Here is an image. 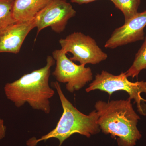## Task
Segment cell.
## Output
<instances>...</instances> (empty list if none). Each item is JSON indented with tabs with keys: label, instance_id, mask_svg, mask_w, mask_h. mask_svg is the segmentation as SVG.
<instances>
[{
	"label": "cell",
	"instance_id": "12",
	"mask_svg": "<svg viewBox=\"0 0 146 146\" xmlns=\"http://www.w3.org/2000/svg\"><path fill=\"white\" fill-rule=\"evenodd\" d=\"M116 8L122 11L125 23L130 20L138 13L141 0H110Z\"/></svg>",
	"mask_w": 146,
	"mask_h": 146
},
{
	"label": "cell",
	"instance_id": "3",
	"mask_svg": "<svg viewBox=\"0 0 146 146\" xmlns=\"http://www.w3.org/2000/svg\"><path fill=\"white\" fill-rule=\"evenodd\" d=\"M53 85L59 96L63 113L56 127L46 135L37 139L33 138L27 142V146H36L38 143L54 138L59 141L61 146L68 138L75 133L89 138L100 131L98 121L99 116L96 110L89 115H84L77 109L65 96L58 82H53Z\"/></svg>",
	"mask_w": 146,
	"mask_h": 146
},
{
	"label": "cell",
	"instance_id": "6",
	"mask_svg": "<svg viewBox=\"0 0 146 146\" xmlns=\"http://www.w3.org/2000/svg\"><path fill=\"white\" fill-rule=\"evenodd\" d=\"M66 54L61 49L55 50L53 52L52 57L56 66L52 75L58 82L66 83L68 91L74 93L92 81L93 74L89 67L77 65L68 58Z\"/></svg>",
	"mask_w": 146,
	"mask_h": 146
},
{
	"label": "cell",
	"instance_id": "11",
	"mask_svg": "<svg viewBox=\"0 0 146 146\" xmlns=\"http://www.w3.org/2000/svg\"><path fill=\"white\" fill-rule=\"evenodd\" d=\"M144 70H146V36L143 43L136 54L133 64L125 72L127 78H137L139 73Z\"/></svg>",
	"mask_w": 146,
	"mask_h": 146
},
{
	"label": "cell",
	"instance_id": "9",
	"mask_svg": "<svg viewBox=\"0 0 146 146\" xmlns=\"http://www.w3.org/2000/svg\"><path fill=\"white\" fill-rule=\"evenodd\" d=\"M35 27L33 20L15 22L0 29V53H18L28 35Z\"/></svg>",
	"mask_w": 146,
	"mask_h": 146
},
{
	"label": "cell",
	"instance_id": "7",
	"mask_svg": "<svg viewBox=\"0 0 146 146\" xmlns=\"http://www.w3.org/2000/svg\"><path fill=\"white\" fill-rule=\"evenodd\" d=\"M76 13L67 0H52L34 18L37 35L47 27H50L56 33L63 32L69 20L74 17Z\"/></svg>",
	"mask_w": 146,
	"mask_h": 146
},
{
	"label": "cell",
	"instance_id": "1",
	"mask_svg": "<svg viewBox=\"0 0 146 146\" xmlns=\"http://www.w3.org/2000/svg\"><path fill=\"white\" fill-rule=\"evenodd\" d=\"M55 63L53 57L48 56L44 67L6 84L4 90L7 98L16 107L21 108L27 103L33 109L49 114L50 100L54 96L55 91L49 82L51 68Z\"/></svg>",
	"mask_w": 146,
	"mask_h": 146
},
{
	"label": "cell",
	"instance_id": "8",
	"mask_svg": "<svg viewBox=\"0 0 146 146\" xmlns=\"http://www.w3.org/2000/svg\"><path fill=\"white\" fill-rule=\"evenodd\" d=\"M146 26V10L138 12L136 16L121 27L115 29L105 43L107 48L118 47L144 40V29Z\"/></svg>",
	"mask_w": 146,
	"mask_h": 146
},
{
	"label": "cell",
	"instance_id": "5",
	"mask_svg": "<svg viewBox=\"0 0 146 146\" xmlns=\"http://www.w3.org/2000/svg\"><path fill=\"white\" fill-rule=\"evenodd\" d=\"M61 49L71 53L70 59L80 65H96L106 60L108 55L100 48L95 39L80 32H74L59 41Z\"/></svg>",
	"mask_w": 146,
	"mask_h": 146
},
{
	"label": "cell",
	"instance_id": "14",
	"mask_svg": "<svg viewBox=\"0 0 146 146\" xmlns=\"http://www.w3.org/2000/svg\"><path fill=\"white\" fill-rule=\"evenodd\" d=\"M6 133V127L4 120L0 118V141L5 137Z\"/></svg>",
	"mask_w": 146,
	"mask_h": 146
},
{
	"label": "cell",
	"instance_id": "13",
	"mask_svg": "<svg viewBox=\"0 0 146 146\" xmlns=\"http://www.w3.org/2000/svg\"><path fill=\"white\" fill-rule=\"evenodd\" d=\"M14 0H0V29L15 22L13 16Z\"/></svg>",
	"mask_w": 146,
	"mask_h": 146
},
{
	"label": "cell",
	"instance_id": "10",
	"mask_svg": "<svg viewBox=\"0 0 146 146\" xmlns=\"http://www.w3.org/2000/svg\"><path fill=\"white\" fill-rule=\"evenodd\" d=\"M52 0H14L13 16L15 22L33 21Z\"/></svg>",
	"mask_w": 146,
	"mask_h": 146
},
{
	"label": "cell",
	"instance_id": "2",
	"mask_svg": "<svg viewBox=\"0 0 146 146\" xmlns=\"http://www.w3.org/2000/svg\"><path fill=\"white\" fill-rule=\"evenodd\" d=\"M95 108L100 130L112 138L117 137L118 146H135L142 138L137 127L141 118L133 109L131 100L98 101Z\"/></svg>",
	"mask_w": 146,
	"mask_h": 146
},
{
	"label": "cell",
	"instance_id": "15",
	"mask_svg": "<svg viewBox=\"0 0 146 146\" xmlns=\"http://www.w3.org/2000/svg\"><path fill=\"white\" fill-rule=\"evenodd\" d=\"M96 0H70L71 2L76 3L79 5L87 4L92 2Z\"/></svg>",
	"mask_w": 146,
	"mask_h": 146
},
{
	"label": "cell",
	"instance_id": "4",
	"mask_svg": "<svg viewBox=\"0 0 146 146\" xmlns=\"http://www.w3.org/2000/svg\"><path fill=\"white\" fill-rule=\"evenodd\" d=\"M96 90L106 92L110 96L116 91H125L129 96L128 99L133 100L136 103L139 114L146 116V100L141 96L142 93L146 95V81L131 82L128 79L125 72L115 75L102 71L95 76L94 80L85 90L89 93Z\"/></svg>",
	"mask_w": 146,
	"mask_h": 146
}]
</instances>
